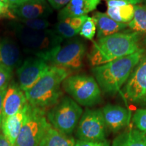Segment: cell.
Instances as JSON below:
<instances>
[{
  "instance_id": "14",
  "label": "cell",
  "mask_w": 146,
  "mask_h": 146,
  "mask_svg": "<svg viewBox=\"0 0 146 146\" xmlns=\"http://www.w3.org/2000/svg\"><path fill=\"white\" fill-rule=\"evenodd\" d=\"M11 9L16 19L21 20L45 18L52 13L50 5L46 0H29Z\"/></svg>"
},
{
  "instance_id": "19",
  "label": "cell",
  "mask_w": 146,
  "mask_h": 146,
  "mask_svg": "<svg viewBox=\"0 0 146 146\" xmlns=\"http://www.w3.org/2000/svg\"><path fill=\"white\" fill-rule=\"evenodd\" d=\"M93 18L96 23L98 39L120 33L128 27V24L115 21L108 16L106 13L96 12L93 15Z\"/></svg>"
},
{
  "instance_id": "27",
  "label": "cell",
  "mask_w": 146,
  "mask_h": 146,
  "mask_svg": "<svg viewBox=\"0 0 146 146\" xmlns=\"http://www.w3.org/2000/svg\"><path fill=\"white\" fill-rule=\"evenodd\" d=\"M13 75V70L0 66V89L8 85Z\"/></svg>"
},
{
  "instance_id": "10",
  "label": "cell",
  "mask_w": 146,
  "mask_h": 146,
  "mask_svg": "<svg viewBox=\"0 0 146 146\" xmlns=\"http://www.w3.org/2000/svg\"><path fill=\"white\" fill-rule=\"evenodd\" d=\"M126 98L135 104H146V52L135 66L124 87Z\"/></svg>"
},
{
  "instance_id": "2",
  "label": "cell",
  "mask_w": 146,
  "mask_h": 146,
  "mask_svg": "<svg viewBox=\"0 0 146 146\" xmlns=\"http://www.w3.org/2000/svg\"><path fill=\"white\" fill-rule=\"evenodd\" d=\"M145 52V50L141 48L129 56L93 67L91 72L102 91L111 95L118 92L127 83L133 70Z\"/></svg>"
},
{
  "instance_id": "22",
  "label": "cell",
  "mask_w": 146,
  "mask_h": 146,
  "mask_svg": "<svg viewBox=\"0 0 146 146\" xmlns=\"http://www.w3.org/2000/svg\"><path fill=\"white\" fill-rule=\"evenodd\" d=\"M128 27L134 32L146 34V5H134V16Z\"/></svg>"
},
{
  "instance_id": "18",
  "label": "cell",
  "mask_w": 146,
  "mask_h": 146,
  "mask_svg": "<svg viewBox=\"0 0 146 146\" xmlns=\"http://www.w3.org/2000/svg\"><path fill=\"white\" fill-rule=\"evenodd\" d=\"M106 14L112 19L120 23L128 24L134 16V5L123 0L107 1Z\"/></svg>"
},
{
  "instance_id": "4",
  "label": "cell",
  "mask_w": 146,
  "mask_h": 146,
  "mask_svg": "<svg viewBox=\"0 0 146 146\" xmlns=\"http://www.w3.org/2000/svg\"><path fill=\"white\" fill-rule=\"evenodd\" d=\"M9 25L25 52L44 60L63 43L62 38L52 29L31 30L16 21L10 23Z\"/></svg>"
},
{
  "instance_id": "28",
  "label": "cell",
  "mask_w": 146,
  "mask_h": 146,
  "mask_svg": "<svg viewBox=\"0 0 146 146\" xmlns=\"http://www.w3.org/2000/svg\"><path fill=\"white\" fill-rule=\"evenodd\" d=\"M9 19L16 20V16L12 12L10 5L6 3L0 1V20Z\"/></svg>"
},
{
  "instance_id": "5",
  "label": "cell",
  "mask_w": 146,
  "mask_h": 146,
  "mask_svg": "<svg viewBox=\"0 0 146 146\" xmlns=\"http://www.w3.org/2000/svg\"><path fill=\"white\" fill-rule=\"evenodd\" d=\"M62 88L80 106L91 107L102 101V90L94 76L87 74L69 76L63 81Z\"/></svg>"
},
{
  "instance_id": "16",
  "label": "cell",
  "mask_w": 146,
  "mask_h": 146,
  "mask_svg": "<svg viewBox=\"0 0 146 146\" xmlns=\"http://www.w3.org/2000/svg\"><path fill=\"white\" fill-rule=\"evenodd\" d=\"M100 3V0H71L64 8L60 10L58 20L67 18L87 16L96 10Z\"/></svg>"
},
{
  "instance_id": "3",
  "label": "cell",
  "mask_w": 146,
  "mask_h": 146,
  "mask_svg": "<svg viewBox=\"0 0 146 146\" xmlns=\"http://www.w3.org/2000/svg\"><path fill=\"white\" fill-rule=\"evenodd\" d=\"M70 72L66 69L50 65L39 81L25 92L28 103L46 111L54 106L62 98L61 86Z\"/></svg>"
},
{
  "instance_id": "36",
  "label": "cell",
  "mask_w": 146,
  "mask_h": 146,
  "mask_svg": "<svg viewBox=\"0 0 146 146\" xmlns=\"http://www.w3.org/2000/svg\"><path fill=\"white\" fill-rule=\"evenodd\" d=\"M143 43L144 44H145V47H146V35H145V38H144L143 39Z\"/></svg>"
},
{
  "instance_id": "26",
  "label": "cell",
  "mask_w": 146,
  "mask_h": 146,
  "mask_svg": "<svg viewBox=\"0 0 146 146\" xmlns=\"http://www.w3.org/2000/svg\"><path fill=\"white\" fill-rule=\"evenodd\" d=\"M132 120L137 129L146 133V108H140L136 110Z\"/></svg>"
},
{
  "instance_id": "23",
  "label": "cell",
  "mask_w": 146,
  "mask_h": 146,
  "mask_svg": "<svg viewBox=\"0 0 146 146\" xmlns=\"http://www.w3.org/2000/svg\"><path fill=\"white\" fill-rule=\"evenodd\" d=\"M54 31L63 39H71L80 33L72 25L69 18L58 21L55 25Z\"/></svg>"
},
{
  "instance_id": "17",
  "label": "cell",
  "mask_w": 146,
  "mask_h": 146,
  "mask_svg": "<svg viewBox=\"0 0 146 146\" xmlns=\"http://www.w3.org/2000/svg\"><path fill=\"white\" fill-rule=\"evenodd\" d=\"M28 104L27 102V104L21 111L13 116L5 118V120H2L1 123V130L2 131V134L14 146L23 127Z\"/></svg>"
},
{
  "instance_id": "9",
  "label": "cell",
  "mask_w": 146,
  "mask_h": 146,
  "mask_svg": "<svg viewBox=\"0 0 146 146\" xmlns=\"http://www.w3.org/2000/svg\"><path fill=\"white\" fill-rule=\"evenodd\" d=\"M107 127L101 109L87 108L76 127L78 139L89 141L106 140Z\"/></svg>"
},
{
  "instance_id": "1",
  "label": "cell",
  "mask_w": 146,
  "mask_h": 146,
  "mask_svg": "<svg viewBox=\"0 0 146 146\" xmlns=\"http://www.w3.org/2000/svg\"><path fill=\"white\" fill-rule=\"evenodd\" d=\"M140 36L139 33L125 31L98 39L88 55L89 64L98 66L134 54L141 49Z\"/></svg>"
},
{
  "instance_id": "20",
  "label": "cell",
  "mask_w": 146,
  "mask_h": 146,
  "mask_svg": "<svg viewBox=\"0 0 146 146\" xmlns=\"http://www.w3.org/2000/svg\"><path fill=\"white\" fill-rule=\"evenodd\" d=\"M110 146H146V133L137 128H130L120 133Z\"/></svg>"
},
{
  "instance_id": "34",
  "label": "cell",
  "mask_w": 146,
  "mask_h": 146,
  "mask_svg": "<svg viewBox=\"0 0 146 146\" xmlns=\"http://www.w3.org/2000/svg\"><path fill=\"white\" fill-rule=\"evenodd\" d=\"M106 1H108V0H106ZM123 1H125L128 3H131V4L133 5H137L141 3L142 1H143V0H123Z\"/></svg>"
},
{
  "instance_id": "29",
  "label": "cell",
  "mask_w": 146,
  "mask_h": 146,
  "mask_svg": "<svg viewBox=\"0 0 146 146\" xmlns=\"http://www.w3.org/2000/svg\"><path fill=\"white\" fill-rule=\"evenodd\" d=\"M74 146H110V143L107 139L102 141H89L77 139Z\"/></svg>"
},
{
  "instance_id": "31",
  "label": "cell",
  "mask_w": 146,
  "mask_h": 146,
  "mask_svg": "<svg viewBox=\"0 0 146 146\" xmlns=\"http://www.w3.org/2000/svg\"><path fill=\"white\" fill-rule=\"evenodd\" d=\"M8 85L3 87L0 89V130L1 127V123H2V110H3V100L4 98L5 91H6Z\"/></svg>"
},
{
  "instance_id": "11",
  "label": "cell",
  "mask_w": 146,
  "mask_h": 146,
  "mask_svg": "<svg viewBox=\"0 0 146 146\" xmlns=\"http://www.w3.org/2000/svg\"><path fill=\"white\" fill-rule=\"evenodd\" d=\"M50 65L45 60L36 56L27 58L16 69L18 85L26 92L42 77L50 68Z\"/></svg>"
},
{
  "instance_id": "12",
  "label": "cell",
  "mask_w": 146,
  "mask_h": 146,
  "mask_svg": "<svg viewBox=\"0 0 146 146\" xmlns=\"http://www.w3.org/2000/svg\"><path fill=\"white\" fill-rule=\"evenodd\" d=\"M101 110L107 129L110 132H120L130 123L131 111L125 107L108 104Z\"/></svg>"
},
{
  "instance_id": "8",
  "label": "cell",
  "mask_w": 146,
  "mask_h": 146,
  "mask_svg": "<svg viewBox=\"0 0 146 146\" xmlns=\"http://www.w3.org/2000/svg\"><path fill=\"white\" fill-rule=\"evenodd\" d=\"M86 51V45L83 41L79 39H71L62 43L45 60L51 66L72 72L83 66Z\"/></svg>"
},
{
  "instance_id": "6",
  "label": "cell",
  "mask_w": 146,
  "mask_h": 146,
  "mask_svg": "<svg viewBox=\"0 0 146 146\" xmlns=\"http://www.w3.org/2000/svg\"><path fill=\"white\" fill-rule=\"evenodd\" d=\"M83 111L70 97L63 96L57 104L47 110L48 122L55 129L71 135L77 127Z\"/></svg>"
},
{
  "instance_id": "21",
  "label": "cell",
  "mask_w": 146,
  "mask_h": 146,
  "mask_svg": "<svg viewBox=\"0 0 146 146\" xmlns=\"http://www.w3.org/2000/svg\"><path fill=\"white\" fill-rule=\"evenodd\" d=\"M75 139L72 135L64 134L51 125L42 137L39 146H74Z\"/></svg>"
},
{
  "instance_id": "24",
  "label": "cell",
  "mask_w": 146,
  "mask_h": 146,
  "mask_svg": "<svg viewBox=\"0 0 146 146\" xmlns=\"http://www.w3.org/2000/svg\"><path fill=\"white\" fill-rule=\"evenodd\" d=\"M16 22L19 23L27 29L34 31H43L48 29L51 24L45 18H38L31 20H21L16 19Z\"/></svg>"
},
{
  "instance_id": "25",
  "label": "cell",
  "mask_w": 146,
  "mask_h": 146,
  "mask_svg": "<svg viewBox=\"0 0 146 146\" xmlns=\"http://www.w3.org/2000/svg\"><path fill=\"white\" fill-rule=\"evenodd\" d=\"M96 23L94 18L87 16V19L84 22L81 27L79 34L85 39L92 40L96 35Z\"/></svg>"
},
{
  "instance_id": "35",
  "label": "cell",
  "mask_w": 146,
  "mask_h": 146,
  "mask_svg": "<svg viewBox=\"0 0 146 146\" xmlns=\"http://www.w3.org/2000/svg\"><path fill=\"white\" fill-rule=\"evenodd\" d=\"M0 1H2V2L6 3V4H8L9 5V3H8V0H0Z\"/></svg>"
},
{
  "instance_id": "15",
  "label": "cell",
  "mask_w": 146,
  "mask_h": 146,
  "mask_svg": "<svg viewBox=\"0 0 146 146\" xmlns=\"http://www.w3.org/2000/svg\"><path fill=\"white\" fill-rule=\"evenodd\" d=\"M23 62V54L16 42L9 37L0 39V66L14 70Z\"/></svg>"
},
{
  "instance_id": "30",
  "label": "cell",
  "mask_w": 146,
  "mask_h": 146,
  "mask_svg": "<svg viewBox=\"0 0 146 146\" xmlns=\"http://www.w3.org/2000/svg\"><path fill=\"white\" fill-rule=\"evenodd\" d=\"M71 0H47L49 4L55 10H62Z\"/></svg>"
},
{
  "instance_id": "32",
  "label": "cell",
  "mask_w": 146,
  "mask_h": 146,
  "mask_svg": "<svg viewBox=\"0 0 146 146\" xmlns=\"http://www.w3.org/2000/svg\"><path fill=\"white\" fill-rule=\"evenodd\" d=\"M0 146H14L7 139L2 133H0Z\"/></svg>"
},
{
  "instance_id": "33",
  "label": "cell",
  "mask_w": 146,
  "mask_h": 146,
  "mask_svg": "<svg viewBox=\"0 0 146 146\" xmlns=\"http://www.w3.org/2000/svg\"><path fill=\"white\" fill-rule=\"evenodd\" d=\"M8 1L10 8H12L14 7L18 6L22 3L26 2L27 1H29V0H8Z\"/></svg>"
},
{
  "instance_id": "7",
  "label": "cell",
  "mask_w": 146,
  "mask_h": 146,
  "mask_svg": "<svg viewBox=\"0 0 146 146\" xmlns=\"http://www.w3.org/2000/svg\"><path fill=\"white\" fill-rule=\"evenodd\" d=\"M45 110L28 104L25 118L15 146H39L42 137L50 126Z\"/></svg>"
},
{
  "instance_id": "37",
  "label": "cell",
  "mask_w": 146,
  "mask_h": 146,
  "mask_svg": "<svg viewBox=\"0 0 146 146\" xmlns=\"http://www.w3.org/2000/svg\"><path fill=\"white\" fill-rule=\"evenodd\" d=\"M143 2L144 3V5H146V0H143Z\"/></svg>"
},
{
  "instance_id": "13",
  "label": "cell",
  "mask_w": 146,
  "mask_h": 146,
  "mask_svg": "<svg viewBox=\"0 0 146 146\" xmlns=\"http://www.w3.org/2000/svg\"><path fill=\"white\" fill-rule=\"evenodd\" d=\"M27 102L25 93L18 83L14 81L10 82L3 100L2 120L21 111Z\"/></svg>"
}]
</instances>
